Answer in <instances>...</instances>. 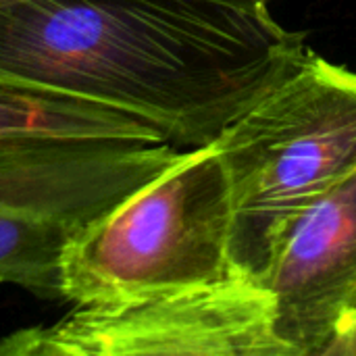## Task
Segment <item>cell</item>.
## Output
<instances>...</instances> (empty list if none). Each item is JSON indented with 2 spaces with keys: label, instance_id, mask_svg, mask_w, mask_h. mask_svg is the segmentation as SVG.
I'll return each mask as SVG.
<instances>
[{
  "label": "cell",
  "instance_id": "obj_1",
  "mask_svg": "<svg viewBox=\"0 0 356 356\" xmlns=\"http://www.w3.org/2000/svg\"><path fill=\"white\" fill-rule=\"evenodd\" d=\"M267 8L217 0H17L0 6V81L134 115L211 146L307 54Z\"/></svg>",
  "mask_w": 356,
  "mask_h": 356
},
{
  "label": "cell",
  "instance_id": "obj_2",
  "mask_svg": "<svg viewBox=\"0 0 356 356\" xmlns=\"http://www.w3.org/2000/svg\"><path fill=\"white\" fill-rule=\"evenodd\" d=\"M211 146L229 188L232 265L263 284L298 217L356 171V73L309 48Z\"/></svg>",
  "mask_w": 356,
  "mask_h": 356
},
{
  "label": "cell",
  "instance_id": "obj_3",
  "mask_svg": "<svg viewBox=\"0 0 356 356\" xmlns=\"http://www.w3.org/2000/svg\"><path fill=\"white\" fill-rule=\"evenodd\" d=\"M229 236V188L219 154L213 146L186 150L71 244L63 300H123L223 282L238 273Z\"/></svg>",
  "mask_w": 356,
  "mask_h": 356
},
{
  "label": "cell",
  "instance_id": "obj_4",
  "mask_svg": "<svg viewBox=\"0 0 356 356\" xmlns=\"http://www.w3.org/2000/svg\"><path fill=\"white\" fill-rule=\"evenodd\" d=\"M184 154L150 140H0V284L63 300L71 244Z\"/></svg>",
  "mask_w": 356,
  "mask_h": 356
},
{
  "label": "cell",
  "instance_id": "obj_5",
  "mask_svg": "<svg viewBox=\"0 0 356 356\" xmlns=\"http://www.w3.org/2000/svg\"><path fill=\"white\" fill-rule=\"evenodd\" d=\"M290 356L269 290L242 273L148 296L77 302L0 338V356Z\"/></svg>",
  "mask_w": 356,
  "mask_h": 356
},
{
  "label": "cell",
  "instance_id": "obj_6",
  "mask_svg": "<svg viewBox=\"0 0 356 356\" xmlns=\"http://www.w3.org/2000/svg\"><path fill=\"white\" fill-rule=\"evenodd\" d=\"M263 286L290 356H356V171L292 225Z\"/></svg>",
  "mask_w": 356,
  "mask_h": 356
},
{
  "label": "cell",
  "instance_id": "obj_7",
  "mask_svg": "<svg viewBox=\"0 0 356 356\" xmlns=\"http://www.w3.org/2000/svg\"><path fill=\"white\" fill-rule=\"evenodd\" d=\"M119 138L167 142L154 127L86 98L0 81V140Z\"/></svg>",
  "mask_w": 356,
  "mask_h": 356
},
{
  "label": "cell",
  "instance_id": "obj_8",
  "mask_svg": "<svg viewBox=\"0 0 356 356\" xmlns=\"http://www.w3.org/2000/svg\"><path fill=\"white\" fill-rule=\"evenodd\" d=\"M10 2H17V0H0V6H4V4H10ZM217 2L232 4V6H238V8L257 10V8H267V4H269L271 0H217Z\"/></svg>",
  "mask_w": 356,
  "mask_h": 356
}]
</instances>
